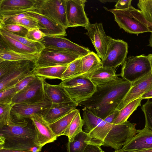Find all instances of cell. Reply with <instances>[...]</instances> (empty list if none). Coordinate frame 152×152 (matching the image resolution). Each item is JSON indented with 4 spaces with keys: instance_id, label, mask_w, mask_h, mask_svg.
<instances>
[{
    "instance_id": "obj_1",
    "label": "cell",
    "mask_w": 152,
    "mask_h": 152,
    "mask_svg": "<svg viewBox=\"0 0 152 152\" xmlns=\"http://www.w3.org/2000/svg\"><path fill=\"white\" fill-rule=\"evenodd\" d=\"M131 84L124 79L119 77L106 84L96 86V90L93 95L78 105L88 108L104 120L116 110Z\"/></svg>"
},
{
    "instance_id": "obj_2",
    "label": "cell",
    "mask_w": 152,
    "mask_h": 152,
    "mask_svg": "<svg viewBox=\"0 0 152 152\" xmlns=\"http://www.w3.org/2000/svg\"><path fill=\"white\" fill-rule=\"evenodd\" d=\"M6 148L39 152L34 126L26 121L12 122L0 128V149Z\"/></svg>"
},
{
    "instance_id": "obj_3",
    "label": "cell",
    "mask_w": 152,
    "mask_h": 152,
    "mask_svg": "<svg viewBox=\"0 0 152 152\" xmlns=\"http://www.w3.org/2000/svg\"><path fill=\"white\" fill-rule=\"evenodd\" d=\"M105 9L114 14L120 28L126 32L134 34L149 32L148 22L140 10L132 6L124 10Z\"/></svg>"
},
{
    "instance_id": "obj_4",
    "label": "cell",
    "mask_w": 152,
    "mask_h": 152,
    "mask_svg": "<svg viewBox=\"0 0 152 152\" xmlns=\"http://www.w3.org/2000/svg\"><path fill=\"white\" fill-rule=\"evenodd\" d=\"M60 84L72 100L78 105L91 97L96 90V86L86 74L62 80Z\"/></svg>"
},
{
    "instance_id": "obj_5",
    "label": "cell",
    "mask_w": 152,
    "mask_h": 152,
    "mask_svg": "<svg viewBox=\"0 0 152 152\" xmlns=\"http://www.w3.org/2000/svg\"><path fill=\"white\" fill-rule=\"evenodd\" d=\"M121 67L120 74L122 78L131 83L144 77L151 72L148 57L144 54L127 57Z\"/></svg>"
},
{
    "instance_id": "obj_6",
    "label": "cell",
    "mask_w": 152,
    "mask_h": 152,
    "mask_svg": "<svg viewBox=\"0 0 152 152\" xmlns=\"http://www.w3.org/2000/svg\"><path fill=\"white\" fill-rule=\"evenodd\" d=\"M136 124L127 121L118 124H113L111 129L106 137L102 144L104 146L110 147L115 150L121 149L137 133Z\"/></svg>"
},
{
    "instance_id": "obj_7",
    "label": "cell",
    "mask_w": 152,
    "mask_h": 152,
    "mask_svg": "<svg viewBox=\"0 0 152 152\" xmlns=\"http://www.w3.org/2000/svg\"><path fill=\"white\" fill-rule=\"evenodd\" d=\"M66 0H37L33 11L49 18L63 26L68 28Z\"/></svg>"
},
{
    "instance_id": "obj_8",
    "label": "cell",
    "mask_w": 152,
    "mask_h": 152,
    "mask_svg": "<svg viewBox=\"0 0 152 152\" xmlns=\"http://www.w3.org/2000/svg\"><path fill=\"white\" fill-rule=\"evenodd\" d=\"M52 103L45 94L41 100L34 102L16 104H13L11 110L12 121L14 122L25 121L32 115L40 114L49 109Z\"/></svg>"
},
{
    "instance_id": "obj_9",
    "label": "cell",
    "mask_w": 152,
    "mask_h": 152,
    "mask_svg": "<svg viewBox=\"0 0 152 152\" xmlns=\"http://www.w3.org/2000/svg\"><path fill=\"white\" fill-rule=\"evenodd\" d=\"M128 52V45L123 40L115 39L109 36V43L102 66L116 68L124 62Z\"/></svg>"
},
{
    "instance_id": "obj_10",
    "label": "cell",
    "mask_w": 152,
    "mask_h": 152,
    "mask_svg": "<svg viewBox=\"0 0 152 152\" xmlns=\"http://www.w3.org/2000/svg\"><path fill=\"white\" fill-rule=\"evenodd\" d=\"M80 57L77 54L45 48L39 53L35 66L43 67L67 65Z\"/></svg>"
},
{
    "instance_id": "obj_11",
    "label": "cell",
    "mask_w": 152,
    "mask_h": 152,
    "mask_svg": "<svg viewBox=\"0 0 152 152\" xmlns=\"http://www.w3.org/2000/svg\"><path fill=\"white\" fill-rule=\"evenodd\" d=\"M40 42L45 48L72 53L81 57L91 52L88 48L73 42L64 37L45 36Z\"/></svg>"
},
{
    "instance_id": "obj_12",
    "label": "cell",
    "mask_w": 152,
    "mask_h": 152,
    "mask_svg": "<svg viewBox=\"0 0 152 152\" xmlns=\"http://www.w3.org/2000/svg\"><path fill=\"white\" fill-rule=\"evenodd\" d=\"M37 0H1L0 23L15 15L36 9Z\"/></svg>"
},
{
    "instance_id": "obj_13",
    "label": "cell",
    "mask_w": 152,
    "mask_h": 152,
    "mask_svg": "<svg viewBox=\"0 0 152 152\" xmlns=\"http://www.w3.org/2000/svg\"><path fill=\"white\" fill-rule=\"evenodd\" d=\"M44 80L36 76L28 86L14 96L12 100V104L33 103L42 100L45 96Z\"/></svg>"
},
{
    "instance_id": "obj_14",
    "label": "cell",
    "mask_w": 152,
    "mask_h": 152,
    "mask_svg": "<svg viewBox=\"0 0 152 152\" xmlns=\"http://www.w3.org/2000/svg\"><path fill=\"white\" fill-rule=\"evenodd\" d=\"M86 0H66L68 28H85L90 22L85 11Z\"/></svg>"
},
{
    "instance_id": "obj_15",
    "label": "cell",
    "mask_w": 152,
    "mask_h": 152,
    "mask_svg": "<svg viewBox=\"0 0 152 152\" xmlns=\"http://www.w3.org/2000/svg\"><path fill=\"white\" fill-rule=\"evenodd\" d=\"M86 34L90 39L99 57L104 58L109 43V36L106 35L102 23L89 24L85 28Z\"/></svg>"
},
{
    "instance_id": "obj_16",
    "label": "cell",
    "mask_w": 152,
    "mask_h": 152,
    "mask_svg": "<svg viewBox=\"0 0 152 152\" xmlns=\"http://www.w3.org/2000/svg\"><path fill=\"white\" fill-rule=\"evenodd\" d=\"M152 88V73L151 72L132 83L128 92L120 103L116 110L120 111L132 101L136 99Z\"/></svg>"
},
{
    "instance_id": "obj_17",
    "label": "cell",
    "mask_w": 152,
    "mask_h": 152,
    "mask_svg": "<svg viewBox=\"0 0 152 152\" xmlns=\"http://www.w3.org/2000/svg\"><path fill=\"white\" fill-rule=\"evenodd\" d=\"M29 119L36 130L37 142L39 147L42 148L46 144L53 142L56 140L57 137L53 133L49 124L44 120L41 114H34Z\"/></svg>"
},
{
    "instance_id": "obj_18",
    "label": "cell",
    "mask_w": 152,
    "mask_h": 152,
    "mask_svg": "<svg viewBox=\"0 0 152 152\" xmlns=\"http://www.w3.org/2000/svg\"><path fill=\"white\" fill-rule=\"evenodd\" d=\"M26 12L37 21L39 29L46 36L64 37L67 35L66 29L63 26L49 18L34 11Z\"/></svg>"
},
{
    "instance_id": "obj_19",
    "label": "cell",
    "mask_w": 152,
    "mask_h": 152,
    "mask_svg": "<svg viewBox=\"0 0 152 152\" xmlns=\"http://www.w3.org/2000/svg\"><path fill=\"white\" fill-rule=\"evenodd\" d=\"M34 61H27L21 66L0 79V91L15 86L25 78L34 75Z\"/></svg>"
},
{
    "instance_id": "obj_20",
    "label": "cell",
    "mask_w": 152,
    "mask_h": 152,
    "mask_svg": "<svg viewBox=\"0 0 152 152\" xmlns=\"http://www.w3.org/2000/svg\"><path fill=\"white\" fill-rule=\"evenodd\" d=\"M138 134L128 141L119 151L132 152L152 148V131L147 127L137 130Z\"/></svg>"
},
{
    "instance_id": "obj_21",
    "label": "cell",
    "mask_w": 152,
    "mask_h": 152,
    "mask_svg": "<svg viewBox=\"0 0 152 152\" xmlns=\"http://www.w3.org/2000/svg\"><path fill=\"white\" fill-rule=\"evenodd\" d=\"M119 112V111L115 110L88 134L91 138V143L102 145L103 141L111 129L113 121L118 114Z\"/></svg>"
},
{
    "instance_id": "obj_22",
    "label": "cell",
    "mask_w": 152,
    "mask_h": 152,
    "mask_svg": "<svg viewBox=\"0 0 152 152\" xmlns=\"http://www.w3.org/2000/svg\"><path fill=\"white\" fill-rule=\"evenodd\" d=\"M77 106L73 102L52 104L42 115L44 120L50 124L76 109Z\"/></svg>"
},
{
    "instance_id": "obj_23",
    "label": "cell",
    "mask_w": 152,
    "mask_h": 152,
    "mask_svg": "<svg viewBox=\"0 0 152 152\" xmlns=\"http://www.w3.org/2000/svg\"><path fill=\"white\" fill-rule=\"evenodd\" d=\"M44 86L45 93L52 104L73 102L60 83L52 85L47 83L44 80Z\"/></svg>"
},
{
    "instance_id": "obj_24",
    "label": "cell",
    "mask_w": 152,
    "mask_h": 152,
    "mask_svg": "<svg viewBox=\"0 0 152 152\" xmlns=\"http://www.w3.org/2000/svg\"><path fill=\"white\" fill-rule=\"evenodd\" d=\"M116 68L102 66L88 75L89 78L96 86L104 85L118 79Z\"/></svg>"
},
{
    "instance_id": "obj_25",
    "label": "cell",
    "mask_w": 152,
    "mask_h": 152,
    "mask_svg": "<svg viewBox=\"0 0 152 152\" xmlns=\"http://www.w3.org/2000/svg\"><path fill=\"white\" fill-rule=\"evenodd\" d=\"M0 34V48L9 49L22 53H39L37 50L35 49L24 45L7 36Z\"/></svg>"
},
{
    "instance_id": "obj_26",
    "label": "cell",
    "mask_w": 152,
    "mask_h": 152,
    "mask_svg": "<svg viewBox=\"0 0 152 152\" xmlns=\"http://www.w3.org/2000/svg\"><path fill=\"white\" fill-rule=\"evenodd\" d=\"M68 65L43 67H35L34 69L33 74L36 76L44 79H59L62 80L63 75Z\"/></svg>"
},
{
    "instance_id": "obj_27",
    "label": "cell",
    "mask_w": 152,
    "mask_h": 152,
    "mask_svg": "<svg viewBox=\"0 0 152 152\" xmlns=\"http://www.w3.org/2000/svg\"><path fill=\"white\" fill-rule=\"evenodd\" d=\"M79 112V109H76L54 122L49 124L50 128L54 134L57 137L63 135L72 120Z\"/></svg>"
},
{
    "instance_id": "obj_28",
    "label": "cell",
    "mask_w": 152,
    "mask_h": 152,
    "mask_svg": "<svg viewBox=\"0 0 152 152\" xmlns=\"http://www.w3.org/2000/svg\"><path fill=\"white\" fill-rule=\"evenodd\" d=\"M91 138L83 131L76 135L67 144V152H84L88 145L91 143Z\"/></svg>"
},
{
    "instance_id": "obj_29",
    "label": "cell",
    "mask_w": 152,
    "mask_h": 152,
    "mask_svg": "<svg viewBox=\"0 0 152 152\" xmlns=\"http://www.w3.org/2000/svg\"><path fill=\"white\" fill-rule=\"evenodd\" d=\"M39 55V53H22L9 49L0 48V62L5 61H30L35 62Z\"/></svg>"
},
{
    "instance_id": "obj_30",
    "label": "cell",
    "mask_w": 152,
    "mask_h": 152,
    "mask_svg": "<svg viewBox=\"0 0 152 152\" xmlns=\"http://www.w3.org/2000/svg\"><path fill=\"white\" fill-rule=\"evenodd\" d=\"M84 74H88L102 66V60L94 52L90 53L81 57Z\"/></svg>"
},
{
    "instance_id": "obj_31",
    "label": "cell",
    "mask_w": 152,
    "mask_h": 152,
    "mask_svg": "<svg viewBox=\"0 0 152 152\" xmlns=\"http://www.w3.org/2000/svg\"><path fill=\"white\" fill-rule=\"evenodd\" d=\"M83 130L88 134L94 129L103 119L98 117L88 108L84 107L82 109Z\"/></svg>"
},
{
    "instance_id": "obj_32",
    "label": "cell",
    "mask_w": 152,
    "mask_h": 152,
    "mask_svg": "<svg viewBox=\"0 0 152 152\" xmlns=\"http://www.w3.org/2000/svg\"><path fill=\"white\" fill-rule=\"evenodd\" d=\"M142 99L140 97L130 102L120 110L118 114L113 121V124H121L127 121L133 112L139 106H141V102Z\"/></svg>"
},
{
    "instance_id": "obj_33",
    "label": "cell",
    "mask_w": 152,
    "mask_h": 152,
    "mask_svg": "<svg viewBox=\"0 0 152 152\" xmlns=\"http://www.w3.org/2000/svg\"><path fill=\"white\" fill-rule=\"evenodd\" d=\"M83 121L79 112L72 120L63 135L67 136L68 141L71 142L76 135L83 131Z\"/></svg>"
},
{
    "instance_id": "obj_34",
    "label": "cell",
    "mask_w": 152,
    "mask_h": 152,
    "mask_svg": "<svg viewBox=\"0 0 152 152\" xmlns=\"http://www.w3.org/2000/svg\"><path fill=\"white\" fill-rule=\"evenodd\" d=\"M81 57L68 64L63 74L62 81L84 74L82 66Z\"/></svg>"
},
{
    "instance_id": "obj_35",
    "label": "cell",
    "mask_w": 152,
    "mask_h": 152,
    "mask_svg": "<svg viewBox=\"0 0 152 152\" xmlns=\"http://www.w3.org/2000/svg\"><path fill=\"white\" fill-rule=\"evenodd\" d=\"M0 34L7 36L15 39L24 45L37 50L39 53L45 48L44 45L40 42H35L27 38L18 36L0 28Z\"/></svg>"
},
{
    "instance_id": "obj_36",
    "label": "cell",
    "mask_w": 152,
    "mask_h": 152,
    "mask_svg": "<svg viewBox=\"0 0 152 152\" xmlns=\"http://www.w3.org/2000/svg\"><path fill=\"white\" fill-rule=\"evenodd\" d=\"M13 105L12 102L0 103V128L12 122L11 110Z\"/></svg>"
},
{
    "instance_id": "obj_37",
    "label": "cell",
    "mask_w": 152,
    "mask_h": 152,
    "mask_svg": "<svg viewBox=\"0 0 152 152\" xmlns=\"http://www.w3.org/2000/svg\"><path fill=\"white\" fill-rule=\"evenodd\" d=\"M27 61H5L0 62V79L13 72Z\"/></svg>"
},
{
    "instance_id": "obj_38",
    "label": "cell",
    "mask_w": 152,
    "mask_h": 152,
    "mask_svg": "<svg viewBox=\"0 0 152 152\" xmlns=\"http://www.w3.org/2000/svg\"><path fill=\"white\" fill-rule=\"evenodd\" d=\"M137 6L147 22L152 23V0H140Z\"/></svg>"
},
{
    "instance_id": "obj_39",
    "label": "cell",
    "mask_w": 152,
    "mask_h": 152,
    "mask_svg": "<svg viewBox=\"0 0 152 152\" xmlns=\"http://www.w3.org/2000/svg\"><path fill=\"white\" fill-rule=\"evenodd\" d=\"M0 28L15 34L25 37L28 31L23 26L16 24H0Z\"/></svg>"
},
{
    "instance_id": "obj_40",
    "label": "cell",
    "mask_w": 152,
    "mask_h": 152,
    "mask_svg": "<svg viewBox=\"0 0 152 152\" xmlns=\"http://www.w3.org/2000/svg\"><path fill=\"white\" fill-rule=\"evenodd\" d=\"M148 99L141 108L145 116V126L152 131V101H150L149 99Z\"/></svg>"
},
{
    "instance_id": "obj_41",
    "label": "cell",
    "mask_w": 152,
    "mask_h": 152,
    "mask_svg": "<svg viewBox=\"0 0 152 152\" xmlns=\"http://www.w3.org/2000/svg\"><path fill=\"white\" fill-rule=\"evenodd\" d=\"M16 94L15 86L0 91V103L11 102L13 98Z\"/></svg>"
},
{
    "instance_id": "obj_42",
    "label": "cell",
    "mask_w": 152,
    "mask_h": 152,
    "mask_svg": "<svg viewBox=\"0 0 152 152\" xmlns=\"http://www.w3.org/2000/svg\"><path fill=\"white\" fill-rule=\"evenodd\" d=\"M16 24L21 25L28 30L34 28H39V24L37 21L31 16L20 19Z\"/></svg>"
},
{
    "instance_id": "obj_43",
    "label": "cell",
    "mask_w": 152,
    "mask_h": 152,
    "mask_svg": "<svg viewBox=\"0 0 152 152\" xmlns=\"http://www.w3.org/2000/svg\"><path fill=\"white\" fill-rule=\"evenodd\" d=\"M45 36L38 28H34L28 30L26 38L32 41L41 42Z\"/></svg>"
},
{
    "instance_id": "obj_44",
    "label": "cell",
    "mask_w": 152,
    "mask_h": 152,
    "mask_svg": "<svg viewBox=\"0 0 152 152\" xmlns=\"http://www.w3.org/2000/svg\"><path fill=\"white\" fill-rule=\"evenodd\" d=\"M36 77L34 75L29 76L18 83L15 86L17 93L28 86L35 78Z\"/></svg>"
},
{
    "instance_id": "obj_45",
    "label": "cell",
    "mask_w": 152,
    "mask_h": 152,
    "mask_svg": "<svg viewBox=\"0 0 152 152\" xmlns=\"http://www.w3.org/2000/svg\"><path fill=\"white\" fill-rule=\"evenodd\" d=\"M132 0H119L117 2L115 9L117 10H124L127 9L131 6Z\"/></svg>"
},
{
    "instance_id": "obj_46",
    "label": "cell",
    "mask_w": 152,
    "mask_h": 152,
    "mask_svg": "<svg viewBox=\"0 0 152 152\" xmlns=\"http://www.w3.org/2000/svg\"><path fill=\"white\" fill-rule=\"evenodd\" d=\"M101 146L91 143L88 145L84 152H104L101 148Z\"/></svg>"
},
{
    "instance_id": "obj_47",
    "label": "cell",
    "mask_w": 152,
    "mask_h": 152,
    "mask_svg": "<svg viewBox=\"0 0 152 152\" xmlns=\"http://www.w3.org/2000/svg\"><path fill=\"white\" fill-rule=\"evenodd\" d=\"M0 152H33L31 151L18 149H9L6 148L0 149Z\"/></svg>"
},
{
    "instance_id": "obj_48",
    "label": "cell",
    "mask_w": 152,
    "mask_h": 152,
    "mask_svg": "<svg viewBox=\"0 0 152 152\" xmlns=\"http://www.w3.org/2000/svg\"><path fill=\"white\" fill-rule=\"evenodd\" d=\"M140 97L142 99H150L152 98V88L148 92L142 95Z\"/></svg>"
},
{
    "instance_id": "obj_49",
    "label": "cell",
    "mask_w": 152,
    "mask_h": 152,
    "mask_svg": "<svg viewBox=\"0 0 152 152\" xmlns=\"http://www.w3.org/2000/svg\"><path fill=\"white\" fill-rule=\"evenodd\" d=\"M133 152H152V148L142 150H139L132 151Z\"/></svg>"
},
{
    "instance_id": "obj_50",
    "label": "cell",
    "mask_w": 152,
    "mask_h": 152,
    "mask_svg": "<svg viewBox=\"0 0 152 152\" xmlns=\"http://www.w3.org/2000/svg\"><path fill=\"white\" fill-rule=\"evenodd\" d=\"M148 56L150 61L151 68V72L152 73V54H149Z\"/></svg>"
},
{
    "instance_id": "obj_51",
    "label": "cell",
    "mask_w": 152,
    "mask_h": 152,
    "mask_svg": "<svg viewBox=\"0 0 152 152\" xmlns=\"http://www.w3.org/2000/svg\"><path fill=\"white\" fill-rule=\"evenodd\" d=\"M149 32L152 33V23L148 22Z\"/></svg>"
},
{
    "instance_id": "obj_52",
    "label": "cell",
    "mask_w": 152,
    "mask_h": 152,
    "mask_svg": "<svg viewBox=\"0 0 152 152\" xmlns=\"http://www.w3.org/2000/svg\"><path fill=\"white\" fill-rule=\"evenodd\" d=\"M148 45L152 48V33H151L150 35L149 39V44Z\"/></svg>"
},
{
    "instance_id": "obj_53",
    "label": "cell",
    "mask_w": 152,
    "mask_h": 152,
    "mask_svg": "<svg viewBox=\"0 0 152 152\" xmlns=\"http://www.w3.org/2000/svg\"><path fill=\"white\" fill-rule=\"evenodd\" d=\"M99 1L102 3H105L107 2H117L118 0H99Z\"/></svg>"
},
{
    "instance_id": "obj_54",
    "label": "cell",
    "mask_w": 152,
    "mask_h": 152,
    "mask_svg": "<svg viewBox=\"0 0 152 152\" xmlns=\"http://www.w3.org/2000/svg\"><path fill=\"white\" fill-rule=\"evenodd\" d=\"M113 152H124V151H121L118 150H115Z\"/></svg>"
}]
</instances>
